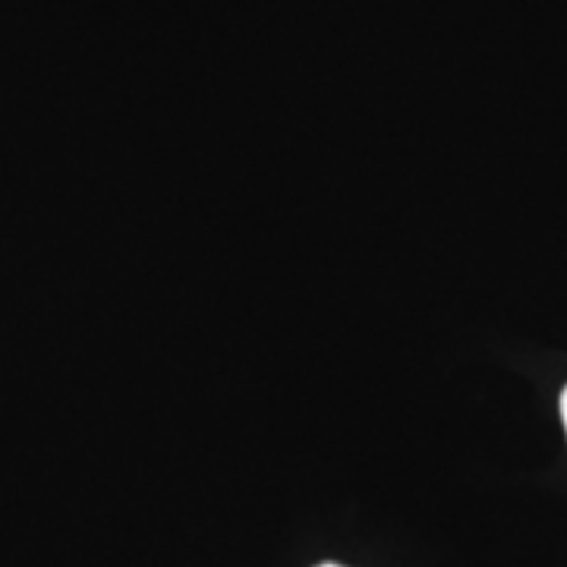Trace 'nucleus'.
Returning <instances> with one entry per match:
<instances>
[{
	"label": "nucleus",
	"instance_id": "2",
	"mask_svg": "<svg viewBox=\"0 0 567 567\" xmlns=\"http://www.w3.org/2000/svg\"><path fill=\"white\" fill-rule=\"evenodd\" d=\"M319 567H344V565H334V561H328V565H319Z\"/></svg>",
	"mask_w": 567,
	"mask_h": 567
},
{
	"label": "nucleus",
	"instance_id": "1",
	"mask_svg": "<svg viewBox=\"0 0 567 567\" xmlns=\"http://www.w3.org/2000/svg\"><path fill=\"white\" fill-rule=\"evenodd\" d=\"M561 420H565V432H567V388H565V394H561Z\"/></svg>",
	"mask_w": 567,
	"mask_h": 567
}]
</instances>
